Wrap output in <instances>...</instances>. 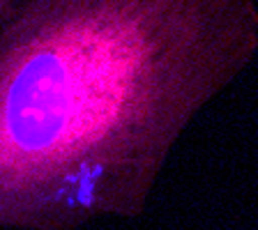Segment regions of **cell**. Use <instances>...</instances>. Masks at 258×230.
<instances>
[{
  "label": "cell",
  "mask_w": 258,
  "mask_h": 230,
  "mask_svg": "<svg viewBox=\"0 0 258 230\" xmlns=\"http://www.w3.org/2000/svg\"><path fill=\"white\" fill-rule=\"evenodd\" d=\"M157 55L129 0L64 12L0 51V225L136 200L168 134Z\"/></svg>",
  "instance_id": "cell-1"
}]
</instances>
